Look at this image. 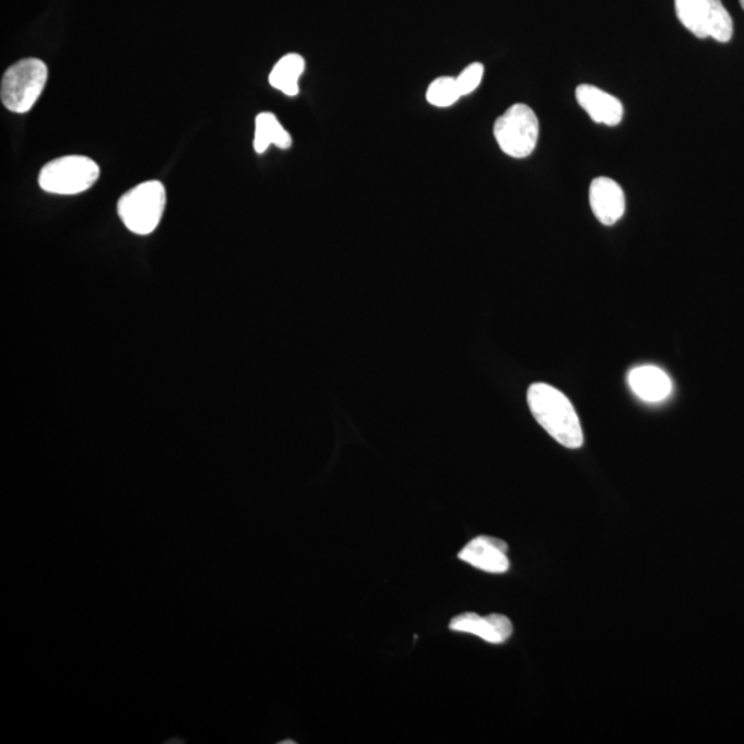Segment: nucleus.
Returning a JSON list of instances; mask_svg holds the SVG:
<instances>
[{"label": "nucleus", "mask_w": 744, "mask_h": 744, "mask_svg": "<svg viewBox=\"0 0 744 744\" xmlns=\"http://www.w3.org/2000/svg\"><path fill=\"white\" fill-rule=\"evenodd\" d=\"M590 208L601 224L611 226L624 216L626 198L621 185L609 177H599L590 184Z\"/></svg>", "instance_id": "6e6552de"}, {"label": "nucleus", "mask_w": 744, "mask_h": 744, "mask_svg": "<svg viewBox=\"0 0 744 744\" xmlns=\"http://www.w3.org/2000/svg\"><path fill=\"white\" fill-rule=\"evenodd\" d=\"M49 71L38 58H25L4 72L0 84V98L14 114L28 113L38 102L46 86Z\"/></svg>", "instance_id": "7ed1b4c3"}, {"label": "nucleus", "mask_w": 744, "mask_h": 744, "mask_svg": "<svg viewBox=\"0 0 744 744\" xmlns=\"http://www.w3.org/2000/svg\"><path fill=\"white\" fill-rule=\"evenodd\" d=\"M680 23L696 38L728 44L733 36V20L721 0H674Z\"/></svg>", "instance_id": "20e7f679"}, {"label": "nucleus", "mask_w": 744, "mask_h": 744, "mask_svg": "<svg viewBox=\"0 0 744 744\" xmlns=\"http://www.w3.org/2000/svg\"><path fill=\"white\" fill-rule=\"evenodd\" d=\"M629 385L638 398L647 403H659L673 390L672 379L663 369L653 366H642L631 369Z\"/></svg>", "instance_id": "9b49d317"}, {"label": "nucleus", "mask_w": 744, "mask_h": 744, "mask_svg": "<svg viewBox=\"0 0 744 744\" xmlns=\"http://www.w3.org/2000/svg\"><path fill=\"white\" fill-rule=\"evenodd\" d=\"M458 557L477 569L488 574L509 571L508 545L493 536L474 538L459 552Z\"/></svg>", "instance_id": "0eeeda50"}, {"label": "nucleus", "mask_w": 744, "mask_h": 744, "mask_svg": "<svg viewBox=\"0 0 744 744\" xmlns=\"http://www.w3.org/2000/svg\"><path fill=\"white\" fill-rule=\"evenodd\" d=\"M462 97L457 79L442 76L436 79L427 88L426 98L435 107L447 108Z\"/></svg>", "instance_id": "4468645a"}, {"label": "nucleus", "mask_w": 744, "mask_h": 744, "mask_svg": "<svg viewBox=\"0 0 744 744\" xmlns=\"http://www.w3.org/2000/svg\"><path fill=\"white\" fill-rule=\"evenodd\" d=\"M450 629L476 636L489 643H504L513 635V625L508 616L499 614L480 616L474 612L453 617Z\"/></svg>", "instance_id": "1a4fd4ad"}, {"label": "nucleus", "mask_w": 744, "mask_h": 744, "mask_svg": "<svg viewBox=\"0 0 744 744\" xmlns=\"http://www.w3.org/2000/svg\"><path fill=\"white\" fill-rule=\"evenodd\" d=\"M166 208V189L160 181H146L130 189L118 203L126 228L135 235H150L161 224Z\"/></svg>", "instance_id": "f03ea898"}, {"label": "nucleus", "mask_w": 744, "mask_h": 744, "mask_svg": "<svg viewBox=\"0 0 744 744\" xmlns=\"http://www.w3.org/2000/svg\"><path fill=\"white\" fill-rule=\"evenodd\" d=\"M494 135L506 155L524 160L535 151L540 139V120L529 105L515 104L495 121Z\"/></svg>", "instance_id": "39448f33"}, {"label": "nucleus", "mask_w": 744, "mask_h": 744, "mask_svg": "<svg viewBox=\"0 0 744 744\" xmlns=\"http://www.w3.org/2000/svg\"><path fill=\"white\" fill-rule=\"evenodd\" d=\"M304 71V58L292 52V55L282 57L273 67L271 75H269V83L286 96H297L299 78L303 76Z\"/></svg>", "instance_id": "f8f14e48"}, {"label": "nucleus", "mask_w": 744, "mask_h": 744, "mask_svg": "<svg viewBox=\"0 0 744 744\" xmlns=\"http://www.w3.org/2000/svg\"><path fill=\"white\" fill-rule=\"evenodd\" d=\"M99 177L96 162L86 156L58 157L42 168L39 185L45 192L78 194L92 188Z\"/></svg>", "instance_id": "423d86ee"}, {"label": "nucleus", "mask_w": 744, "mask_h": 744, "mask_svg": "<svg viewBox=\"0 0 744 744\" xmlns=\"http://www.w3.org/2000/svg\"><path fill=\"white\" fill-rule=\"evenodd\" d=\"M484 76V66L480 62H473V64L464 68L461 75L457 78V83L459 90H461L462 96H468L472 94L474 90L480 86Z\"/></svg>", "instance_id": "2eb2a0df"}, {"label": "nucleus", "mask_w": 744, "mask_h": 744, "mask_svg": "<svg viewBox=\"0 0 744 744\" xmlns=\"http://www.w3.org/2000/svg\"><path fill=\"white\" fill-rule=\"evenodd\" d=\"M272 144L282 147V150H287L293 145V139L288 131L284 130L283 126L279 123L276 116L271 113H263L258 115L256 119L255 150L257 153H263Z\"/></svg>", "instance_id": "ddd939ff"}, {"label": "nucleus", "mask_w": 744, "mask_h": 744, "mask_svg": "<svg viewBox=\"0 0 744 744\" xmlns=\"http://www.w3.org/2000/svg\"><path fill=\"white\" fill-rule=\"evenodd\" d=\"M580 108L590 116L594 123L617 126L624 119V105L610 93L592 84H580L575 92Z\"/></svg>", "instance_id": "9d476101"}, {"label": "nucleus", "mask_w": 744, "mask_h": 744, "mask_svg": "<svg viewBox=\"0 0 744 744\" xmlns=\"http://www.w3.org/2000/svg\"><path fill=\"white\" fill-rule=\"evenodd\" d=\"M739 2H741V7L744 10V0H739Z\"/></svg>", "instance_id": "dca6fc26"}, {"label": "nucleus", "mask_w": 744, "mask_h": 744, "mask_svg": "<svg viewBox=\"0 0 744 744\" xmlns=\"http://www.w3.org/2000/svg\"><path fill=\"white\" fill-rule=\"evenodd\" d=\"M532 415L562 446L577 450L583 446L582 425L571 401L547 383H534L527 394Z\"/></svg>", "instance_id": "f257e3e1"}]
</instances>
